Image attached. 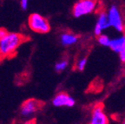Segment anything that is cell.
Returning a JSON list of instances; mask_svg holds the SVG:
<instances>
[{
	"mask_svg": "<svg viewBox=\"0 0 125 124\" xmlns=\"http://www.w3.org/2000/svg\"><path fill=\"white\" fill-rule=\"evenodd\" d=\"M86 64H87V58H86V57H83V58L80 59V60L76 62V68H77L78 70L83 71V70L85 69Z\"/></svg>",
	"mask_w": 125,
	"mask_h": 124,
	"instance_id": "obj_13",
	"label": "cell"
},
{
	"mask_svg": "<svg viewBox=\"0 0 125 124\" xmlns=\"http://www.w3.org/2000/svg\"><path fill=\"white\" fill-rule=\"evenodd\" d=\"M43 103L41 101H38L37 99L31 98L23 102V104L21 105V114L23 117H29L32 114H34L36 112L43 108Z\"/></svg>",
	"mask_w": 125,
	"mask_h": 124,
	"instance_id": "obj_5",
	"label": "cell"
},
{
	"mask_svg": "<svg viewBox=\"0 0 125 124\" xmlns=\"http://www.w3.org/2000/svg\"><path fill=\"white\" fill-rule=\"evenodd\" d=\"M8 33V31L5 28H0V40Z\"/></svg>",
	"mask_w": 125,
	"mask_h": 124,
	"instance_id": "obj_16",
	"label": "cell"
},
{
	"mask_svg": "<svg viewBox=\"0 0 125 124\" xmlns=\"http://www.w3.org/2000/svg\"><path fill=\"white\" fill-rule=\"evenodd\" d=\"M29 40L26 36L16 32H8L0 40V53L4 57L10 58L16 54L18 49Z\"/></svg>",
	"mask_w": 125,
	"mask_h": 124,
	"instance_id": "obj_1",
	"label": "cell"
},
{
	"mask_svg": "<svg viewBox=\"0 0 125 124\" xmlns=\"http://www.w3.org/2000/svg\"><path fill=\"white\" fill-rule=\"evenodd\" d=\"M109 27H110V25H109V18H108V14L104 11L100 12L96 25H95V29H94L95 35L96 37L101 35L103 31L107 30Z\"/></svg>",
	"mask_w": 125,
	"mask_h": 124,
	"instance_id": "obj_8",
	"label": "cell"
},
{
	"mask_svg": "<svg viewBox=\"0 0 125 124\" xmlns=\"http://www.w3.org/2000/svg\"><path fill=\"white\" fill-rule=\"evenodd\" d=\"M29 1L30 0H21L20 1V5H21L22 9L23 10H26L29 5Z\"/></svg>",
	"mask_w": 125,
	"mask_h": 124,
	"instance_id": "obj_15",
	"label": "cell"
},
{
	"mask_svg": "<svg viewBox=\"0 0 125 124\" xmlns=\"http://www.w3.org/2000/svg\"><path fill=\"white\" fill-rule=\"evenodd\" d=\"M53 106L61 108V107H68L71 108L76 104V101L72 96H70L65 92H60L52 100Z\"/></svg>",
	"mask_w": 125,
	"mask_h": 124,
	"instance_id": "obj_6",
	"label": "cell"
},
{
	"mask_svg": "<svg viewBox=\"0 0 125 124\" xmlns=\"http://www.w3.org/2000/svg\"><path fill=\"white\" fill-rule=\"evenodd\" d=\"M97 40H98V43H99L101 45H103V46L109 47V43H110V40H111V39L109 38L107 35H104V34H103V33H102L101 35L97 36Z\"/></svg>",
	"mask_w": 125,
	"mask_h": 124,
	"instance_id": "obj_11",
	"label": "cell"
},
{
	"mask_svg": "<svg viewBox=\"0 0 125 124\" xmlns=\"http://www.w3.org/2000/svg\"><path fill=\"white\" fill-rule=\"evenodd\" d=\"M97 4L98 0H79L73 6V16L78 18L89 15L96 10Z\"/></svg>",
	"mask_w": 125,
	"mask_h": 124,
	"instance_id": "obj_3",
	"label": "cell"
},
{
	"mask_svg": "<svg viewBox=\"0 0 125 124\" xmlns=\"http://www.w3.org/2000/svg\"><path fill=\"white\" fill-rule=\"evenodd\" d=\"M68 64H69V62L67 60H61L56 63V65H55V70H57V72L63 71V70L68 67Z\"/></svg>",
	"mask_w": 125,
	"mask_h": 124,
	"instance_id": "obj_12",
	"label": "cell"
},
{
	"mask_svg": "<svg viewBox=\"0 0 125 124\" xmlns=\"http://www.w3.org/2000/svg\"><path fill=\"white\" fill-rule=\"evenodd\" d=\"M28 24L34 32L45 34L51 31V24L49 21L38 13H32L28 18Z\"/></svg>",
	"mask_w": 125,
	"mask_h": 124,
	"instance_id": "obj_2",
	"label": "cell"
},
{
	"mask_svg": "<svg viewBox=\"0 0 125 124\" xmlns=\"http://www.w3.org/2000/svg\"><path fill=\"white\" fill-rule=\"evenodd\" d=\"M3 58H4V57L2 56V54H1V53H0V62H1V61L3 60Z\"/></svg>",
	"mask_w": 125,
	"mask_h": 124,
	"instance_id": "obj_17",
	"label": "cell"
},
{
	"mask_svg": "<svg viewBox=\"0 0 125 124\" xmlns=\"http://www.w3.org/2000/svg\"><path fill=\"white\" fill-rule=\"evenodd\" d=\"M60 40L62 45H64V46H70V45L75 44L77 42L78 37L75 35V34H72V33L66 32V33H62V35H61Z\"/></svg>",
	"mask_w": 125,
	"mask_h": 124,
	"instance_id": "obj_10",
	"label": "cell"
},
{
	"mask_svg": "<svg viewBox=\"0 0 125 124\" xmlns=\"http://www.w3.org/2000/svg\"><path fill=\"white\" fill-rule=\"evenodd\" d=\"M124 45H125V36L122 35L118 37L111 39L109 47L113 51H115L116 53H119L122 51V49L124 47Z\"/></svg>",
	"mask_w": 125,
	"mask_h": 124,
	"instance_id": "obj_9",
	"label": "cell"
},
{
	"mask_svg": "<svg viewBox=\"0 0 125 124\" xmlns=\"http://www.w3.org/2000/svg\"><path fill=\"white\" fill-rule=\"evenodd\" d=\"M123 124H125V121H123Z\"/></svg>",
	"mask_w": 125,
	"mask_h": 124,
	"instance_id": "obj_18",
	"label": "cell"
},
{
	"mask_svg": "<svg viewBox=\"0 0 125 124\" xmlns=\"http://www.w3.org/2000/svg\"><path fill=\"white\" fill-rule=\"evenodd\" d=\"M107 14L110 27L114 28L118 32H123L124 30V24H123V21L119 9L115 5H112L109 9Z\"/></svg>",
	"mask_w": 125,
	"mask_h": 124,
	"instance_id": "obj_4",
	"label": "cell"
},
{
	"mask_svg": "<svg viewBox=\"0 0 125 124\" xmlns=\"http://www.w3.org/2000/svg\"><path fill=\"white\" fill-rule=\"evenodd\" d=\"M118 54H119L120 60H121L123 62H125V45H124V47L122 49V51H120Z\"/></svg>",
	"mask_w": 125,
	"mask_h": 124,
	"instance_id": "obj_14",
	"label": "cell"
},
{
	"mask_svg": "<svg viewBox=\"0 0 125 124\" xmlns=\"http://www.w3.org/2000/svg\"><path fill=\"white\" fill-rule=\"evenodd\" d=\"M91 124H107L109 123V118L104 110L102 104H96L94 107L90 119Z\"/></svg>",
	"mask_w": 125,
	"mask_h": 124,
	"instance_id": "obj_7",
	"label": "cell"
}]
</instances>
